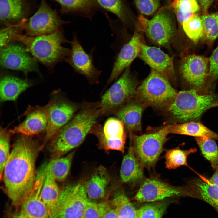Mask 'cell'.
Segmentation results:
<instances>
[{"label":"cell","instance_id":"39","mask_svg":"<svg viewBox=\"0 0 218 218\" xmlns=\"http://www.w3.org/2000/svg\"><path fill=\"white\" fill-rule=\"evenodd\" d=\"M102 8L116 15L121 21H127L126 11L123 0H97Z\"/></svg>","mask_w":218,"mask_h":218},{"label":"cell","instance_id":"16","mask_svg":"<svg viewBox=\"0 0 218 218\" xmlns=\"http://www.w3.org/2000/svg\"><path fill=\"white\" fill-rule=\"evenodd\" d=\"M25 120L11 129L12 134H21L28 136L38 134L46 130L49 115V105L28 107L25 113Z\"/></svg>","mask_w":218,"mask_h":218},{"label":"cell","instance_id":"34","mask_svg":"<svg viewBox=\"0 0 218 218\" xmlns=\"http://www.w3.org/2000/svg\"><path fill=\"white\" fill-rule=\"evenodd\" d=\"M172 6L177 19L181 25L200 8L196 0H174Z\"/></svg>","mask_w":218,"mask_h":218},{"label":"cell","instance_id":"18","mask_svg":"<svg viewBox=\"0 0 218 218\" xmlns=\"http://www.w3.org/2000/svg\"><path fill=\"white\" fill-rule=\"evenodd\" d=\"M140 34L134 31L130 40L120 50L114 60L111 71L107 82L108 85L117 79L124 70L139 56L141 49Z\"/></svg>","mask_w":218,"mask_h":218},{"label":"cell","instance_id":"38","mask_svg":"<svg viewBox=\"0 0 218 218\" xmlns=\"http://www.w3.org/2000/svg\"><path fill=\"white\" fill-rule=\"evenodd\" d=\"M102 129L103 127L101 126L96 124L92 127L90 132L97 136L100 144L105 150H117L123 153L126 140L107 139L104 136Z\"/></svg>","mask_w":218,"mask_h":218},{"label":"cell","instance_id":"19","mask_svg":"<svg viewBox=\"0 0 218 218\" xmlns=\"http://www.w3.org/2000/svg\"><path fill=\"white\" fill-rule=\"evenodd\" d=\"M45 177L44 173L40 170L32 191L20 206V211L28 218H50L48 210L41 195Z\"/></svg>","mask_w":218,"mask_h":218},{"label":"cell","instance_id":"24","mask_svg":"<svg viewBox=\"0 0 218 218\" xmlns=\"http://www.w3.org/2000/svg\"><path fill=\"white\" fill-rule=\"evenodd\" d=\"M31 85L27 78L22 79L9 75L2 76L0 82L1 102L15 101Z\"/></svg>","mask_w":218,"mask_h":218},{"label":"cell","instance_id":"42","mask_svg":"<svg viewBox=\"0 0 218 218\" xmlns=\"http://www.w3.org/2000/svg\"><path fill=\"white\" fill-rule=\"evenodd\" d=\"M21 23L15 25H7L2 27L0 31V48L14 41V35L21 33L23 30Z\"/></svg>","mask_w":218,"mask_h":218},{"label":"cell","instance_id":"21","mask_svg":"<svg viewBox=\"0 0 218 218\" xmlns=\"http://www.w3.org/2000/svg\"><path fill=\"white\" fill-rule=\"evenodd\" d=\"M143 167L136 155L130 143L121 164L120 176L122 181L132 186L141 183L144 180Z\"/></svg>","mask_w":218,"mask_h":218},{"label":"cell","instance_id":"32","mask_svg":"<svg viewBox=\"0 0 218 218\" xmlns=\"http://www.w3.org/2000/svg\"><path fill=\"white\" fill-rule=\"evenodd\" d=\"M173 201L168 199L146 204L136 210L137 218H162Z\"/></svg>","mask_w":218,"mask_h":218},{"label":"cell","instance_id":"12","mask_svg":"<svg viewBox=\"0 0 218 218\" xmlns=\"http://www.w3.org/2000/svg\"><path fill=\"white\" fill-rule=\"evenodd\" d=\"M70 43L71 49L64 61L72 67L75 73L84 75L90 83H98L101 71L94 64L93 53L94 49L87 53L79 43L75 33H73L72 40Z\"/></svg>","mask_w":218,"mask_h":218},{"label":"cell","instance_id":"44","mask_svg":"<svg viewBox=\"0 0 218 218\" xmlns=\"http://www.w3.org/2000/svg\"><path fill=\"white\" fill-rule=\"evenodd\" d=\"M136 5L140 12L148 16L154 14L160 5L159 0H134Z\"/></svg>","mask_w":218,"mask_h":218},{"label":"cell","instance_id":"6","mask_svg":"<svg viewBox=\"0 0 218 218\" xmlns=\"http://www.w3.org/2000/svg\"><path fill=\"white\" fill-rule=\"evenodd\" d=\"M187 197L199 198L198 189L193 182L184 186L176 187L157 177H151L144 179L141 183L133 200L149 203L171 198Z\"/></svg>","mask_w":218,"mask_h":218},{"label":"cell","instance_id":"43","mask_svg":"<svg viewBox=\"0 0 218 218\" xmlns=\"http://www.w3.org/2000/svg\"><path fill=\"white\" fill-rule=\"evenodd\" d=\"M208 85L210 90L215 92V81L218 79V45L209 58Z\"/></svg>","mask_w":218,"mask_h":218},{"label":"cell","instance_id":"40","mask_svg":"<svg viewBox=\"0 0 218 218\" xmlns=\"http://www.w3.org/2000/svg\"><path fill=\"white\" fill-rule=\"evenodd\" d=\"M9 131L6 128L1 127L0 133V177L1 180L3 177L5 165L9 156L10 149Z\"/></svg>","mask_w":218,"mask_h":218},{"label":"cell","instance_id":"47","mask_svg":"<svg viewBox=\"0 0 218 218\" xmlns=\"http://www.w3.org/2000/svg\"><path fill=\"white\" fill-rule=\"evenodd\" d=\"M209 181L210 183L218 187V170H216Z\"/></svg>","mask_w":218,"mask_h":218},{"label":"cell","instance_id":"33","mask_svg":"<svg viewBox=\"0 0 218 218\" xmlns=\"http://www.w3.org/2000/svg\"><path fill=\"white\" fill-rule=\"evenodd\" d=\"M196 151V148L184 150L179 147L167 150L164 155L166 167L171 169H175L181 166H187V157Z\"/></svg>","mask_w":218,"mask_h":218},{"label":"cell","instance_id":"17","mask_svg":"<svg viewBox=\"0 0 218 218\" xmlns=\"http://www.w3.org/2000/svg\"><path fill=\"white\" fill-rule=\"evenodd\" d=\"M139 56L152 69L164 75L169 81L175 78L173 58L159 48L142 43Z\"/></svg>","mask_w":218,"mask_h":218},{"label":"cell","instance_id":"9","mask_svg":"<svg viewBox=\"0 0 218 218\" xmlns=\"http://www.w3.org/2000/svg\"><path fill=\"white\" fill-rule=\"evenodd\" d=\"M209 58L194 54L184 56L181 59L179 70L186 86L202 94L212 93L208 86Z\"/></svg>","mask_w":218,"mask_h":218},{"label":"cell","instance_id":"10","mask_svg":"<svg viewBox=\"0 0 218 218\" xmlns=\"http://www.w3.org/2000/svg\"><path fill=\"white\" fill-rule=\"evenodd\" d=\"M68 22L61 19L56 11L48 5L46 0H41L36 12L21 25L25 35L36 36L52 33L62 28L64 25Z\"/></svg>","mask_w":218,"mask_h":218},{"label":"cell","instance_id":"29","mask_svg":"<svg viewBox=\"0 0 218 218\" xmlns=\"http://www.w3.org/2000/svg\"><path fill=\"white\" fill-rule=\"evenodd\" d=\"M111 203L118 218H137L136 210L122 190H118L114 193Z\"/></svg>","mask_w":218,"mask_h":218},{"label":"cell","instance_id":"15","mask_svg":"<svg viewBox=\"0 0 218 218\" xmlns=\"http://www.w3.org/2000/svg\"><path fill=\"white\" fill-rule=\"evenodd\" d=\"M48 102L49 115L45 141L51 139L73 117L78 109L73 103L55 94Z\"/></svg>","mask_w":218,"mask_h":218},{"label":"cell","instance_id":"37","mask_svg":"<svg viewBox=\"0 0 218 218\" xmlns=\"http://www.w3.org/2000/svg\"><path fill=\"white\" fill-rule=\"evenodd\" d=\"M201 18L204 37L207 41L213 42L218 37V12L203 15Z\"/></svg>","mask_w":218,"mask_h":218},{"label":"cell","instance_id":"28","mask_svg":"<svg viewBox=\"0 0 218 218\" xmlns=\"http://www.w3.org/2000/svg\"><path fill=\"white\" fill-rule=\"evenodd\" d=\"M74 154L72 152L64 157L53 159L44 164L40 169L45 176L49 175L56 181H63L69 173Z\"/></svg>","mask_w":218,"mask_h":218},{"label":"cell","instance_id":"8","mask_svg":"<svg viewBox=\"0 0 218 218\" xmlns=\"http://www.w3.org/2000/svg\"><path fill=\"white\" fill-rule=\"evenodd\" d=\"M101 97V115L116 112L122 106L135 98L138 83L132 74L130 67Z\"/></svg>","mask_w":218,"mask_h":218},{"label":"cell","instance_id":"14","mask_svg":"<svg viewBox=\"0 0 218 218\" xmlns=\"http://www.w3.org/2000/svg\"><path fill=\"white\" fill-rule=\"evenodd\" d=\"M28 53L25 47L11 42L0 48L1 65L6 69L21 71L25 75L32 72L39 74L37 61Z\"/></svg>","mask_w":218,"mask_h":218},{"label":"cell","instance_id":"36","mask_svg":"<svg viewBox=\"0 0 218 218\" xmlns=\"http://www.w3.org/2000/svg\"><path fill=\"white\" fill-rule=\"evenodd\" d=\"M124 127L123 124L120 120L118 118H110L107 120L103 127V134L104 137L108 139L126 140Z\"/></svg>","mask_w":218,"mask_h":218},{"label":"cell","instance_id":"41","mask_svg":"<svg viewBox=\"0 0 218 218\" xmlns=\"http://www.w3.org/2000/svg\"><path fill=\"white\" fill-rule=\"evenodd\" d=\"M110 207L107 202L95 203L89 199L86 206L84 218H102Z\"/></svg>","mask_w":218,"mask_h":218},{"label":"cell","instance_id":"4","mask_svg":"<svg viewBox=\"0 0 218 218\" xmlns=\"http://www.w3.org/2000/svg\"><path fill=\"white\" fill-rule=\"evenodd\" d=\"M218 103V92L199 93L193 90L178 92L166 109L175 123L200 121L203 114Z\"/></svg>","mask_w":218,"mask_h":218},{"label":"cell","instance_id":"7","mask_svg":"<svg viewBox=\"0 0 218 218\" xmlns=\"http://www.w3.org/2000/svg\"><path fill=\"white\" fill-rule=\"evenodd\" d=\"M170 128L168 125L154 133L140 135L130 133L134 152L144 167H155L168 140Z\"/></svg>","mask_w":218,"mask_h":218},{"label":"cell","instance_id":"20","mask_svg":"<svg viewBox=\"0 0 218 218\" xmlns=\"http://www.w3.org/2000/svg\"><path fill=\"white\" fill-rule=\"evenodd\" d=\"M29 9L27 0H0V22L4 26L18 24L27 19Z\"/></svg>","mask_w":218,"mask_h":218},{"label":"cell","instance_id":"22","mask_svg":"<svg viewBox=\"0 0 218 218\" xmlns=\"http://www.w3.org/2000/svg\"><path fill=\"white\" fill-rule=\"evenodd\" d=\"M61 7V12L68 14L92 19L96 12L101 11L105 15L106 12L97 0H54Z\"/></svg>","mask_w":218,"mask_h":218},{"label":"cell","instance_id":"13","mask_svg":"<svg viewBox=\"0 0 218 218\" xmlns=\"http://www.w3.org/2000/svg\"><path fill=\"white\" fill-rule=\"evenodd\" d=\"M138 20L147 36L155 44L165 46L172 40L175 30L172 19L167 13L160 12L150 19L140 15Z\"/></svg>","mask_w":218,"mask_h":218},{"label":"cell","instance_id":"30","mask_svg":"<svg viewBox=\"0 0 218 218\" xmlns=\"http://www.w3.org/2000/svg\"><path fill=\"white\" fill-rule=\"evenodd\" d=\"M195 140L204 157L218 170V147L214 139L205 136L195 137Z\"/></svg>","mask_w":218,"mask_h":218},{"label":"cell","instance_id":"26","mask_svg":"<svg viewBox=\"0 0 218 218\" xmlns=\"http://www.w3.org/2000/svg\"><path fill=\"white\" fill-rule=\"evenodd\" d=\"M170 133L196 137H207L218 140V134L211 130L200 121L175 123L170 124Z\"/></svg>","mask_w":218,"mask_h":218},{"label":"cell","instance_id":"27","mask_svg":"<svg viewBox=\"0 0 218 218\" xmlns=\"http://www.w3.org/2000/svg\"><path fill=\"white\" fill-rule=\"evenodd\" d=\"M45 176L41 191V197L48 209L50 218H56L61 191L54 179L49 175Z\"/></svg>","mask_w":218,"mask_h":218},{"label":"cell","instance_id":"46","mask_svg":"<svg viewBox=\"0 0 218 218\" xmlns=\"http://www.w3.org/2000/svg\"><path fill=\"white\" fill-rule=\"evenodd\" d=\"M102 218H118V217L115 209L110 207Z\"/></svg>","mask_w":218,"mask_h":218},{"label":"cell","instance_id":"3","mask_svg":"<svg viewBox=\"0 0 218 218\" xmlns=\"http://www.w3.org/2000/svg\"><path fill=\"white\" fill-rule=\"evenodd\" d=\"M14 40L23 44L37 61L50 70L58 63L64 61L70 51L63 46L70 42L65 38L62 28L51 34L36 36L16 33Z\"/></svg>","mask_w":218,"mask_h":218},{"label":"cell","instance_id":"11","mask_svg":"<svg viewBox=\"0 0 218 218\" xmlns=\"http://www.w3.org/2000/svg\"><path fill=\"white\" fill-rule=\"evenodd\" d=\"M88 197L82 184L65 186L61 191L56 218H84L86 206L89 200Z\"/></svg>","mask_w":218,"mask_h":218},{"label":"cell","instance_id":"2","mask_svg":"<svg viewBox=\"0 0 218 218\" xmlns=\"http://www.w3.org/2000/svg\"><path fill=\"white\" fill-rule=\"evenodd\" d=\"M100 116V102H84L79 112L52 138V152L62 154L79 146Z\"/></svg>","mask_w":218,"mask_h":218},{"label":"cell","instance_id":"23","mask_svg":"<svg viewBox=\"0 0 218 218\" xmlns=\"http://www.w3.org/2000/svg\"><path fill=\"white\" fill-rule=\"evenodd\" d=\"M145 107L135 98L122 106L115 114L129 133L141 130V118Z\"/></svg>","mask_w":218,"mask_h":218},{"label":"cell","instance_id":"49","mask_svg":"<svg viewBox=\"0 0 218 218\" xmlns=\"http://www.w3.org/2000/svg\"><path fill=\"white\" fill-rule=\"evenodd\" d=\"M218 107V103H217L216 104V105L214 107Z\"/></svg>","mask_w":218,"mask_h":218},{"label":"cell","instance_id":"25","mask_svg":"<svg viewBox=\"0 0 218 218\" xmlns=\"http://www.w3.org/2000/svg\"><path fill=\"white\" fill-rule=\"evenodd\" d=\"M110 180L106 169L102 166L98 167L84 186L89 199L97 200L103 197Z\"/></svg>","mask_w":218,"mask_h":218},{"label":"cell","instance_id":"48","mask_svg":"<svg viewBox=\"0 0 218 218\" xmlns=\"http://www.w3.org/2000/svg\"><path fill=\"white\" fill-rule=\"evenodd\" d=\"M12 218H28L20 211L15 214Z\"/></svg>","mask_w":218,"mask_h":218},{"label":"cell","instance_id":"5","mask_svg":"<svg viewBox=\"0 0 218 218\" xmlns=\"http://www.w3.org/2000/svg\"><path fill=\"white\" fill-rule=\"evenodd\" d=\"M178 92L167 78L152 69L148 76L138 87L135 98L145 107L166 109Z\"/></svg>","mask_w":218,"mask_h":218},{"label":"cell","instance_id":"31","mask_svg":"<svg viewBox=\"0 0 218 218\" xmlns=\"http://www.w3.org/2000/svg\"><path fill=\"white\" fill-rule=\"evenodd\" d=\"M193 182L198 189L200 200L209 204L218 213V187L209 181L199 179Z\"/></svg>","mask_w":218,"mask_h":218},{"label":"cell","instance_id":"1","mask_svg":"<svg viewBox=\"0 0 218 218\" xmlns=\"http://www.w3.org/2000/svg\"><path fill=\"white\" fill-rule=\"evenodd\" d=\"M22 134L16 140L5 165L3 179L14 206H20L34 187L38 147L30 137Z\"/></svg>","mask_w":218,"mask_h":218},{"label":"cell","instance_id":"45","mask_svg":"<svg viewBox=\"0 0 218 218\" xmlns=\"http://www.w3.org/2000/svg\"><path fill=\"white\" fill-rule=\"evenodd\" d=\"M201 7L203 15L207 14L209 8L213 0H196Z\"/></svg>","mask_w":218,"mask_h":218},{"label":"cell","instance_id":"35","mask_svg":"<svg viewBox=\"0 0 218 218\" xmlns=\"http://www.w3.org/2000/svg\"><path fill=\"white\" fill-rule=\"evenodd\" d=\"M182 25L187 36L195 43H197L204 37L201 16L196 13L183 23Z\"/></svg>","mask_w":218,"mask_h":218}]
</instances>
